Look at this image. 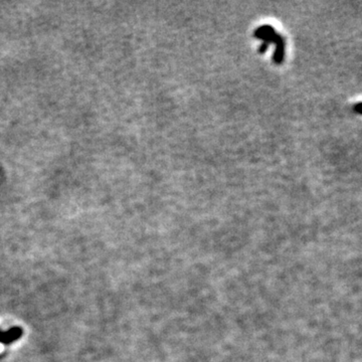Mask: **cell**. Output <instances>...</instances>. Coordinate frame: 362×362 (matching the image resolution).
Masks as SVG:
<instances>
[{"label": "cell", "mask_w": 362, "mask_h": 362, "mask_svg": "<svg viewBox=\"0 0 362 362\" xmlns=\"http://www.w3.org/2000/svg\"><path fill=\"white\" fill-rule=\"evenodd\" d=\"M255 35L256 37H259L264 40V44L261 45V49H260L261 53H264L268 50L267 48L269 47L270 42H273L277 45V49H276V52L274 53L273 60L277 64L282 63L284 60V55H285V41H284L283 36L279 34L278 32H276V30L270 26H263L259 28L258 30H256Z\"/></svg>", "instance_id": "cell-1"}, {"label": "cell", "mask_w": 362, "mask_h": 362, "mask_svg": "<svg viewBox=\"0 0 362 362\" xmlns=\"http://www.w3.org/2000/svg\"><path fill=\"white\" fill-rule=\"evenodd\" d=\"M355 111L360 113V114H362V103H359L355 106Z\"/></svg>", "instance_id": "cell-2"}]
</instances>
